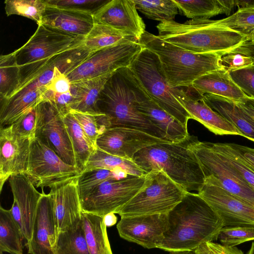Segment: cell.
<instances>
[{"label": "cell", "instance_id": "94428289", "mask_svg": "<svg viewBox=\"0 0 254 254\" xmlns=\"http://www.w3.org/2000/svg\"><path fill=\"white\" fill-rule=\"evenodd\" d=\"M0 254H3V252H1V251H0Z\"/></svg>", "mask_w": 254, "mask_h": 254}, {"label": "cell", "instance_id": "ba28073f", "mask_svg": "<svg viewBox=\"0 0 254 254\" xmlns=\"http://www.w3.org/2000/svg\"><path fill=\"white\" fill-rule=\"evenodd\" d=\"M128 67L151 100L188 127L190 115L172 94L158 56L143 47Z\"/></svg>", "mask_w": 254, "mask_h": 254}, {"label": "cell", "instance_id": "d4e9b609", "mask_svg": "<svg viewBox=\"0 0 254 254\" xmlns=\"http://www.w3.org/2000/svg\"><path fill=\"white\" fill-rule=\"evenodd\" d=\"M202 99L213 110L234 125L243 137L254 142V120L235 100L211 94H205Z\"/></svg>", "mask_w": 254, "mask_h": 254}, {"label": "cell", "instance_id": "3957f363", "mask_svg": "<svg viewBox=\"0 0 254 254\" xmlns=\"http://www.w3.org/2000/svg\"><path fill=\"white\" fill-rule=\"evenodd\" d=\"M198 138L189 135L178 142H168L147 146L137 152L132 161L145 174L163 171L186 191H198L205 176L200 163L191 148Z\"/></svg>", "mask_w": 254, "mask_h": 254}, {"label": "cell", "instance_id": "5b68a950", "mask_svg": "<svg viewBox=\"0 0 254 254\" xmlns=\"http://www.w3.org/2000/svg\"><path fill=\"white\" fill-rule=\"evenodd\" d=\"M156 28L159 38L195 54L226 52L248 39L210 19H192L182 23L165 21Z\"/></svg>", "mask_w": 254, "mask_h": 254}, {"label": "cell", "instance_id": "680465c9", "mask_svg": "<svg viewBox=\"0 0 254 254\" xmlns=\"http://www.w3.org/2000/svg\"><path fill=\"white\" fill-rule=\"evenodd\" d=\"M247 254H254V241L252 242L251 248Z\"/></svg>", "mask_w": 254, "mask_h": 254}, {"label": "cell", "instance_id": "f5cc1de1", "mask_svg": "<svg viewBox=\"0 0 254 254\" xmlns=\"http://www.w3.org/2000/svg\"><path fill=\"white\" fill-rule=\"evenodd\" d=\"M9 211L13 219L19 226L22 233L24 226L21 213L17 202L14 200Z\"/></svg>", "mask_w": 254, "mask_h": 254}, {"label": "cell", "instance_id": "ab89813d", "mask_svg": "<svg viewBox=\"0 0 254 254\" xmlns=\"http://www.w3.org/2000/svg\"><path fill=\"white\" fill-rule=\"evenodd\" d=\"M214 24L236 31L249 39L254 30V4L239 8L226 18L214 20Z\"/></svg>", "mask_w": 254, "mask_h": 254}, {"label": "cell", "instance_id": "83f0119b", "mask_svg": "<svg viewBox=\"0 0 254 254\" xmlns=\"http://www.w3.org/2000/svg\"><path fill=\"white\" fill-rule=\"evenodd\" d=\"M113 72L71 83L70 92L73 95V100L70 110L100 113L97 108L99 95Z\"/></svg>", "mask_w": 254, "mask_h": 254}, {"label": "cell", "instance_id": "b9f144b4", "mask_svg": "<svg viewBox=\"0 0 254 254\" xmlns=\"http://www.w3.org/2000/svg\"><path fill=\"white\" fill-rule=\"evenodd\" d=\"M70 112L91 142L96 146L97 138L108 128L105 115L101 113L82 112L73 110H70Z\"/></svg>", "mask_w": 254, "mask_h": 254}, {"label": "cell", "instance_id": "d590c367", "mask_svg": "<svg viewBox=\"0 0 254 254\" xmlns=\"http://www.w3.org/2000/svg\"><path fill=\"white\" fill-rule=\"evenodd\" d=\"M21 82L20 69L13 52L0 57V102L10 98Z\"/></svg>", "mask_w": 254, "mask_h": 254}, {"label": "cell", "instance_id": "7dc6e473", "mask_svg": "<svg viewBox=\"0 0 254 254\" xmlns=\"http://www.w3.org/2000/svg\"><path fill=\"white\" fill-rule=\"evenodd\" d=\"M229 73L245 96L254 99V66L231 71Z\"/></svg>", "mask_w": 254, "mask_h": 254}, {"label": "cell", "instance_id": "6f0895ef", "mask_svg": "<svg viewBox=\"0 0 254 254\" xmlns=\"http://www.w3.org/2000/svg\"><path fill=\"white\" fill-rule=\"evenodd\" d=\"M170 254H195L193 251H184L178 252H170Z\"/></svg>", "mask_w": 254, "mask_h": 254}, {"label": "cell", "instance_id": "db71d44e", "mask_svg": "<svg viewBox=\"0 0 254 254\" xmlns=\"http://www.w3.org/2000/svg\"><path fill=\"white\" fill-rule=\"evenodd\" d=\"M105 224L107 227L114 225L117 222V217L113 212L109 213L103 216Z\"/></svg>", "mask_w": 254, "mask_h": 254}, {"label": "cell", "instance_id": "7bdbcfd3", "mask_svg": "<svg viewBox=\"0 0 254 254\" xmlns=\"http://www.w3.org/2000/svg\"><path fill=\"white\" fill-rule=\"evenodd\" d=\"M218 239L221 245L226 247H236L246 242L254 241V227L224 226L219 233Z\"/></svg>", "mask_w": 254, "mask_h": 254}, {"label": "cell", "instance_id": "484cf974", "mask_svg": "<svg viewBox=\"0 0 254 254\" xmlns=\"http://www.w3.org/2000/svg\"><path fill=\"white\" fill-rule=\"evenodd\" d=\"M191 87L202 97L205 94H211L236 101L246 96L233 81L229 72L224 68L200 76Z\"/></svg>", "mask_w": 254, "mask_h": 254}, {"label": "cell", "instance_id": "8fae6325", "mask_svg": "<svg viewBox=\"0 0 254 254\" xmlns=\"http://www.w3.org/2000/svg\"><path fill=\"white\" fill-rule=\"evenodd\" d=\"M191 148L205 177L213 175L226 190L254 206V190L236 168L214 150L211 142L198 140L191 145Z\"/></svg>", "mask_w": 254, "mask_h": 254}, {"label": "cell", "instance_id": "e0dca14e", "mask_svg": "<svg viewBox=\"0 0 254 254\" xmlns=\"http://www.w3.org/2000/svg\"><path fill=\"white\" fill-rule=\"evenodd\" d=\"M30 140L17 134L10 126L0 128V191L12 176L25 175L29 157Z\"/></svg>", "mask_w": 254, "mask_h": 254}, {"label": "cell", "instance_id": "277c9868", "mask_svg": "<svg viewBox=\"0 0 254 254\" xmlns=\"http://www.w3.org/2000/svg\"><path fill=\"white\" fill-rule=\"evenodd\" d=\"M138 43L158 56L166 79L173 88L190 87L200 76L223 68L221 59L226 52L195 54L146 31Z\"/></svg>", "mask_w": 254, "mask_h": 254}, {"label": "cell", "instance_id": "1f68e13d", "mask_svg": "<svg viewBox=\"0 0 254 254\" xmlns=\"http://www.w3.org/2000/svg\"><path fill=\"white\" fill-rule=\"evenodd\" d=\"M62 116L72 144L76 167L81 173L97 147L91 142L70 111Z\"/></svg>", "mask_w": 254, "mask_h": 254}, {"label": "cell", "instance_id": "91938a15", "mask_svg": "<svg viewBox=\"0 0 254 254\" xmlns=\"http://www.w3.org/2000/svg\"><path fill=\"white\" fill-rule=\"evenodd\" d=\"M249 39L254 40V30L253 31L252 35H251Z\"/></svg>", "mask_w": 254, "mask_h": 254}, {"label": "cell", "instance_id": "9f6ffc18", "mask_svg": "<svg viewBox=\"0 0 254 254\" xmlns=\"http://www.w3.org/2000/svg\"><path fill=\"white\" fill-rule=\"evenodd\" d=\"M222 254H244V253L236 247H226L224 246Z\"/></svg>", "mask_w": 254, "mask_h": 254}, {"label": "cell", "instance_id": "44dd1931", "mask_svg": "<svg viewBox=\"0 0 254 254\" xmlns=\"http://www.w3.org/2000/svg\"><path fill=\"white\" fill-rule=\"evenodd\" d=\"M53 203L49 193L42 190L31 241L25 244L29 254H54L52 248L57 239Z\"/></svg>", "mask_w": 254, "mask_h": 254}, {"label": "cell", "instance_id": "681fc988", "mask_svg": "<svg viewBox=\"0 0 254 254\" xmlns=\"http://www.w3.org/2000/svg\"><path fill=\"white\" fill-rule=\"evenodd\" d=\"M224 246L213 242L200 245L193 252L195 254H222Z\"/></svg>", "mask_w": 254, "mask_h": 254}, {"label": "cell", "instance_id": "ee69618b", "mask_svg": "<svg viewBox=\"0 0 254 254\" xmlns=\"http://www.w3.org/2000/svg\"><path fill=\"white\" fill-rule=\"evenodd\" d=\"M221 64L224 69L231 72L254 66V59L240 44L222 55Z\"/></svg>", "mask_w": 254, "mask_h": 254}, {"label": "cell", "instance_id": "7a4b0ae2", "mask_svg": "<svg viewBox=\"0 0 254 254\" xmlns=\"http://www.w3.org/2000/svg\"><path fill=\"white\" fill-rule=\"evenodd\" d=\"M148 96L129 67H123L115 71L104 86L98 110L105 115L108 128L136 129L167 141L165 133L136 109V103Z\"/></svg>", "mask_w": 254, "mask_h": 254}, {"label": "cell", "instance_id": "cb8c5ba5", "mask_svg": "<svg viewBox=\"0 0 254 254\" xmlns=\"http://www.w3.org/2000/svg\"><path fill=\"white\" fill-rule=\"evenodd\" d=\"M135 107L138 112L165 133L167 141L178 142L190 135L187 127L159 106L149 96L138 101Z\"/></svg>", "mask_w": 254, "mask_h": 254}, {"label": "cell", "instance_id": "f35d334b", "mask_svg": "<svg viewBox=\"0 0 254 254\" xmlns=\"http://www.w3.org/2000/svg\"><path fill=\"white\" fill-rule=\"evenodd\" d=\"M212 146L238 171L244 180L254 190V168L244 159L240 151L232 143H213Z\"/></svg>", "mask_w": 254, "mask_h": 254}, {"label": "cell", "instance_id": "7402d4cb", "mask_svg": "<svg viewBox=\"0 0 254 254\" xmlns=\"http://www.w3.org/2000/svg\"><path fill=\"white\" fill-rule=\"evenodd\" d=\"M15 200L20 209L23 222L22 232L26 244L32 237L33 230L39 200L40 193L30 179L24 174L14 175L8 179Z\"/></svg>", "mask_w": 254, "mask_h": 254}, {"label": "cell", "instance_id": "52a82bcc", "mask_svg": "<svg viewBox=\"0 0 254 254\" xmlns=\"http://www.w3.org/2000/svg\"><path fill=\"white\" fill-rule=\"evenodd\" d=\"M186 192L163 171H152L138 192L115 214L121 217L167 214Z\"/></svg>", "mask_w": 254, "mask_h": 254}, {"label": "cell", "instance_id": "9c48e42d", "mask_svg": "<svg viewBox=\"0 0 254 254\" xmlns=\"http://www.w3.org/2000/svg\"><path fill=\"white\" fill-rule=\"evenodd\" d=\"M145 179L146 175H128L122 179L104 181L81 200L82 212L101 217L111 212L115 214L138 192Z\"/></svg>", "mask_w": 254, "mask_h": 254}, {"label": "cell", "instance_id": "11a10c76", "mask_svg": "<svg viewBox=\"0 0 254 254\" xmlns=\"http://www.w3.org/2000/svg\"><path fill=\"white\" fill-rule=\"evenodd\" d=\"M247 52L254 59V42L247 39L242 43Z\"/></svg>", "mask_w": 254, "mask_h": 254}, {"label": "cell", "instance_id": "f546056e", "mask_svg": "<svg viewBox=\"0 0 254 254\" xmlns=\"http://www.w3.org/2000/svg\"><path fill=\"white\" fill-rule=\"evenodd\" d=\"M137 42L138 39L133 35L94 23L90 32L84 37L82 44L90 52H95L118 44Z\"/></svg>", "mask_w": 254, "mask_h": 254}, {"label": "cell", "instance_id": "60d3db41", "mask_svg": "<svg viewBox=\"0 0 254 254\" xmlns=\"http://www.w3.org/2000/svg\"><path fill=\"white\" fill-rule=\"evenodd\" d=\"M5 10L7 16L21 15L40 24L46 7L44 0H5Z\"/></svg>", "mask_w": 254, "mask_h": 254}, {"label": "cell", "instance_id": "74e56055", "mask_svg": "<svg viewBox=\"0 0 254 254\" xmlns=\"http://www.w3.org/2000/svg\"><path fill=\"white\" fill-rule=\"evenodd\" d=\"M137 10L147 18L159 21L174 20L179 10L173 0H133Z\"/></svg>", "mask_w": 254, "mask_h": 254}, {"label": "cell", "instance_id": "6125c7cd", "mask_svg": "<svg viewBox=\"0 0 254 254\" xmlns=\"http://www.w3.org/2000/svg\"><path fill=\"white\" fill-rule=\"evenodd\" d=\"M252 40L253 41H254V40Z\"/></svg>", "mask_w": 254, "mask_h": 254}, {"label": "cell", "instance_id": "8992f818", "mask_svg": "<svg viewBox=\"0 0 254 254\" xmlns=\"http://www.w3.org/2000/svg\"><path fill=\"white\" fill-rule=\"evenodd\" d=\"M83 39L84 37L38 25L28 41L13 52L21 77L20 85L15 93L42 70L52 58L81 45Z\"/></svg>", "mask_w": 254, "mask_h": 254}, {"label": "cell", "instance_id": "d6a6232c", "mask_svg": "<svg viewBox=\"0 0 254 254\" xmlns=\"http://www.w3.org/2000/svg\"><path fill=\"white\" fill-rule=\"evenodd\" d=\"M119 169L124 170L130 175L144 176L146 175L133 161L109 154L97 147L80 173L95 169L115 170Z\"/></svg>", "mask_w": 254, "mask_h": 254}, {"label": "cell", "instance_id": "2e32d148", "mask_svg": "<svg viewBox=\"0 0 254 254\" xmlns=\"http://www.w3.org/2000/svg\"><path fill=\"white\" fill-rule=\"evenodd\" d=\"M167 227L168 214L121 217L117 225L121 238L149 249L157 248Z\"/></svg>", "mask_w": 254, "mask_h": 254}, {"label": "cell", "instance_id": "f907efd6", "mask_svg": "<svg viewBox=\"0 0 254 254\" xmlns=\"http://www.w3.org/2000/svg\"><path fill=\"white\" fill-rule=\"evenodd\" d=\"M237 105L254 120V99L246 96L236 100Z\"/></svg>", "mask_w": 254, "mask_h": 254}, {"label": "cell", "instance_id": "e575fe53", "mask_svg": "<svg viewBox=\"0 0 254 254\" xmlns=\"http://www.w3.org/2000/svg\"><path fill=\"white\" fill-rule=\"evenodd\" d=\"M52 249L54 254H90L82 218L73 227L58 234L56 243Z\"/></svg>", "mask_w": 254, "mask_h": 254}, {"label": "cell", "instance_id": "4316f807", "mask_svg": "<svg viewBox=\"0 0 254 254\" xmlns=\"http://www.w3.org/2000/svg\"><path fill=\"white\" fill-rule=\"evenodd\" d=\"M45 87L20 91L9 99L0 102V127L9 126L32 109L44 102Z\"/></svg>", "mask_w": 254, "mask_h": 254}, {"label": "cell", "instance_id": "7c38bea8", "mask_svg": "<svg viewBox=\"0 0 254 254\" xmlns=\"http://www.w3.org/2000/svg\"><path fill=\"white\" fill-rule=\"evenodd\" d=\"M197 192L220 217L224 226L254 227V206L226 190L213 175L205 177Z\"/></svg>", "mask_w": 254, "mask_h": 254}, {"label": "cell", "instance_id": "c3c4849f", "mask_svg": "<svg viewBox=\"0 0 254 254\" xmlns=\"http://www.w3.org/2000/svg\"><path fill=\"white\" fill-rule=\"evenodd\" d=\"M71 84L67 76L55 67L54 76L45 86L55 93L63 94L70 91Z\"/></svg>", "mask_w": 254, "mask_h": 254}, {"label": "cell", "instance_id": "4fadbf2b", "mask_svg": "<svg viewBox=\"0 0 254 254\" xmlns=\"http://www.w3.org/2000/svg\"><path fill=\"white\" fill-rule=\"evenodd\" d=\"M142 48L137 42L104 48L92 53L66 75L71 83L113 72L129 66Z\"/></svg>", "mask_w": 254, "mask_h": 254}, {"label": "cell", "instance_id": "816d5d0a", "mask_svg": "<svg viewBox=\"0 0 254 254\" xmlns=\"http://www.w3.org/2000/svg\"><path fill=\"white\" fill-rule=\"evenodd\" d=\"M235 145L245 160L254 168V148L235 143Z\"/></svg>", "mask_w": 254, "mask_h": 254}, {"label": "cell", "instance_id": "9a60e30c", "mask_svg": "<svg viewBox=\"0 0 254 254\" xmlns=\"http://www.w3.org/2000/svg\"><path fill=\"white\" fill-rule=\"evenodd\" d=\"M168 142L140 130L112 127L98 137L96 145L104 152L132 161L135 154L143 148Z\"/></svg>", "mask_w": 254, "mask_h": 254}, {"label": "cell", "instance_id": "ffe728a7", "mask_svg": "<svg viewBox=\"0 0 254 254\" xmlns=\"http://www.w3.org/2000/svg\"><path fill=\"white\" fill-rule=\"evenodd\" d=\"M172 93L185 109L190 119L196 120L216 135H238L242 133L231 123L213 110L198 93H189L181 88H172Z\"/></svg>", "mask_w": 254, "mask_h": 254}, {"label": "cell", "instance_id": "bcb514c9", "mask_svg": "<svg viewBox=\"0 0 254 254\" xmlns=\"http://www.w3.org/2000/svg\"><path fill=\"white\" fill-rule=\"evenodd\" d=\"M47 5L80 11L93 15L110 0H44Z\"/></svg>", "mask_w": 254, "mask_h": 254}, {"label": "cell", "instance_id": "ac0fdd59", "mask_svg": "<svg viewBox=\"0 0 254 254\" xmlns=\"http://www.w3.org/2000/svg\"><path fill=\"white\" fill-rule=\"evenodd\" d=\"M93 16L94 23L133 35L138 41L145 31L133 0H110Z\"/></svg>", "mask_w": 254, "mask_h": 254}, {"label": "cell", "instance_id": "8d00e7d4", "mask_svg": "<svg viewBox=\"0 0 254 254\" xmlns=\"http://www.w3.org/2000/svg\"><path fill=\"white\" fill-rule=\"evenodd\" d=\"M123 169L115 170L95 169L80 173L76 178L80 200L87 197L98 185L105 181L120 179L127 176Z\"/></svg>", "mask_w": 254, "mask_h": 254}, {"label": "cell", "instance_id": "d6986e66", "mask_svg": "<svg viewBox=\"0 0 254 254\" xmlns=\"http://www.w3.org/2000/svg\"><path fill=\"white\" fill-rule=\"evenodd\" d=\"M77 178V177H76ZM50 188L55 222L58 234L77 224L82 218V210L77 178Z\"/></svg>", "mask_w": 254, "mask_h": 254}, {"label": "cell", "instance_id": "603a6c76", "mask_svg": "<svg viewBox=\"0 0 254 254\" xmlns=\"http://www.w3.org/2000/svg\"><path fill=\"white\" fill-rule=\"evenodd\" d=\"M40 24L85 37L93 28L94 21L91 14L47 5Z\"/></svg>", "mask_w": 254, "mask_h": 254}, {"label": "cell", "instance_id": "6da1fadb", "mask_svg": "<svg viewBox=\"0 0 254 254\" xmlns=\"http://www.w3.org/2000/svg\"><path fill=\"white\" fill-rule=\"evenodd\" d=\"M224 227L218 214L198 193L187 191L168 213V227L157 248L169 252L194 251L218 240Z\"/></svg>", "mask_w": 254, "mask_h": 254}, {"label": "cell", "instance_id": "4dcf8cb0", "mask_svg": "<svg viewBox=\"0 0 254 254\" xmlns=\"http://www.w3.org/2000/svg\"><path fill=\"white\" fill-rule=\"evenodd\" d=\"M85 238L90 254H113L103 217L82 212Z\"/></svg>", "mask_w": 254, "mask_h": 254}, {"label": "cell", "instance_id": "f6af8a7d", "mask_svg": "<svg viewBox=\"0 0 254 254\" xmlns=\"http://www.w3.org/2000/svg\"><path fill=\"white\" fill-rule=\"evenodd\" d=\"M38 120L39 110L37 106L9 126L19 136L32 141L36 137Z\"/></svg>", "mask_w": 254, "mask_h": 254}, {"label": "cell", "instance_id": "836d02e7", "mask_svg": "<svg viewBox=\"0 0 254 254\" xmlns=\"http://www.w3.org/2000/svg\"><path fill=\"white\" fill-rule=\"evenodd\" d=\"M22 231L9 210L0 207V251L23 254Z\"/></svg>", "mask_w": 254, "mask_h": 254}, {"label": "cell", "instance_id": "30bf717a", "mask_svg": "<svg viewBox=\"0 0 254 254\" xmlns=\"http://www.w3.org/2000/svg\"><path fill=\"white\" fill-rule=\"evenodd\" d=\"M78 168L62 159L53 150L37 138L31 141L25 174L36 188L49 187L77 177Z\"/></svg>", "mask_w": 254, "mask_h": 254}, {"label": "cell", "instance_id": "5bb4252c", "mask_svg": "<svg viewBox=\"0 0 254 254\" xmlns=\"http://www.w3.org/2000/svg\"><path fill=\"white\" fill-rule=\"evenodd\" d=\"M39 120L36 138L66 163L76 167L72 144L62 116L50 103L38 105Z\"/></svg>", "mask_w": 254, "mask_h": 254}, {"label": "cell", "instance_id": "f1b7e54d", "mask_svg": "<svg viewBox=\"0 0 254 254\" xmlns=\"http://www.w3.org/2000/svg\"><path fill=\"white\" fill-rule=\"evenodd\" d=\"M179 11L189 18L209 19L216 15H228L235 6V0H173Z\"/></svg>", "mask_w": 254, "mask_h": 254}]
</instances>
